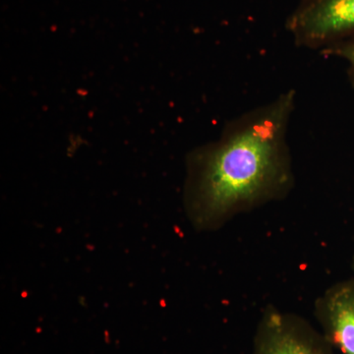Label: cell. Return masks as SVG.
I'll use <instances>...</instances> for the list:
<instances>
[{
	"label": "cell",
	"instance_id": "cell-2",
	"mask_svg": "<svg viewBox=\"0 0 354 354\" xmlns=\"http://www.w3.org/2000/svg\"><path fill=\"white\" fill-rule=\"evenodd\" d=\"M286 29L295 46L311 50L354 38V0H301Z\"/></svg>",
	"mask_w": 354,
	"mask_h": 354
},
{
	"label": "cell",
	"instance_id": "cell-6",
	"mask_svg": "<svg viewBox=\"0 0 354 354\" xmlns=\"http://www.w3.org/2000/svg\"><path fill=\"white\" fill-rule=\"evenodd\" d=\"M353 270H354V258H353Z\"/></svg>",
	"mask_w": 354,
	"mask_h": 354
},
{
	"label": "cell",
	"instance_id": "cell-1",
	"mask_svg": "<svg viewBox=\"0 0 354 354\" xmlns=\"http://www.w3.org/2000/svg\"><path fill=\"white\" fill-rule=\"evenodd\" d=\"M293 88L230 121L220 138L191 153L187 199L197 220H223L288 194Z\"/></svg>",
	"mask_w": 354,
	"mask_h": 354
},
{
	"label": "cell",
	"instance_id": "cell-5",
	"mask_svg": "<svg viewBox=\"0 0 354 354\" xmlns=\"http://www.w3.org/2000/svg\"><path fill=\"white\" fill-rule=\"evenodd\" d=\"M320 53L324 57H337L346 62L349 83L354 88V38L330 44L322 48Z\"/></svg>",
	"mask_w": 354,
	"mask_h": 354
},
{
	"label": "cell",
	"instance_id": "cell-4",
	"mask_svg": "<svg viewBox=\"0 0 354 354\" xmlns=\"http://www.w3.org/2000/svg\"><path fill=\"white\" fill-rule=\"evenodd\" d=\"M316 316L337 354H354V279L335 283L318 301Z\"/></svg>",
	"mask_w": 354,
	"mask_h": 354
},
{
	"label": "cell",
	"instance_id": "cell-3",
	"mask_svg": "<svg viewBox=\"0 0 354 354\" xmlns=\"http://www.w3.org/2000/svg\"><path fill=\"white\" fill-rule=\"evenodd\" d=\"M253 354H337L322 333L304 319L274 309L265 312L254 337Z\"/></svg>",
	"mask_w": 354,
	"mask_h": 354
}]
</instances>
